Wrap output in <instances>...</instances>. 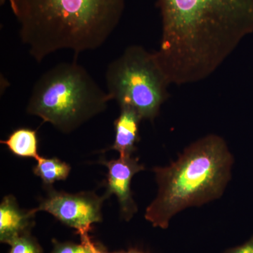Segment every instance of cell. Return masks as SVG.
Wrapping results in <instances>:
<instances>
[{"label": "cell", "instance_id": "cell-3", "mask_svg": "<svg viewBox=\"0 0 253 253\" xmlns=\"http://www.w3.org/2000/svg\"><path fill=\"white\" fill-rule=\"evenodd\" d=\"M234 158L221 136L210 134L186 148L166 167L154 168L158 191L145 218L166 229L176 214L220 198L230 181Z\"/></svg>", "mask_w": 253, "mask_h": 253}, {"label": "cell", "instance_id": "cell-7", "mask_svg": "<svg viewBox=\"0 0 253 253\" xmlns=\"http://www.w3.org/2000/svg\"><path fill=\"white\" fill-rule=\"evenodd\" d=\"M101 163L108 168L106 180V198L116 195L121 208V215L126 221L130 220L137 212V206L130 189L131 181L136 173L145 169L144 166L139 163V159L132 156L121 157L116 160Z\"/></svg>", "mask_w": 253, "mask_h": 253}, {"label": "cell", "instance_id": "cell-2", "mask_svg": "<svg viewBox=\"0 0 253 253\" xmlns=\"http://www.w3.org/2000/svg\"><path fill=\"white\" fill-rule=\"evenodd\" d=\"M126 0H9L20 39L37 62L61 50L101 47L117 28Z\"/></svg>", "mask_w": 253, "mask_h": 253}, {"label": "cell", "instance_id": "cell-4", "mask_svg": "<svg viewBox=\"0 0 253 253\" xmlns=\"http://www.w3.org/2000/svg\"><path fill=\"white\" fill-rule=\"evenodd\" d=\"M110 101L107 91L75 61L59 63L42 75L26 111L68 134L104 111Z\"/></svg>", "mask_w": 253, "mask_h": 253}, {"label": "cell", "instance_id": "cell-1", "mask_svg": "<svg viewBox=\"0 0 253 253\" xmlns=\"http://www.w3.org/2000/svg\"><path fill=\"white\" fill-rule=\"evenodd\" d=\"M162 24L156 51L171 84L215 72L253 33V0H157Z\"/></svg>", "mask_w": 253, "mask_h": 253}, {"label": "cell", "instance_id": "cell-13", "mask_svg": "<svg viewBox=\"0 0 253 253\" xmlns=\"http://www.w3.org/2000/svg\"><path fill=\"white\" fill-rule=\"evenodd\" d=\"M9 246V253H43L41 246L31 233L16 238Z\"/></svg>", "mask_w": 253, "mask_h": 253}, {"label": "cell", "instance_id": "cell-15", "mask_svg": "<svg viewBox=\"0 0 253 253\" xmlns=\"http://www.w3.org/2000/svg\"><path fill=\"white\" fill-rule=\"evenodd\" d=\"M94 253H141L140 251H136V250L131 249L128 251H121V252L116 253H108L107 251H105L103 248L100 247L99 245L95 244L94 245Z\"/></svg>", "mask_w": 253, "mask_h": 253}, {"label": "cell", "instance_id": "cell-5", "mask_svg": "<svg viewBox=\"0 0 253 253\" xmlns=\"http://www.w3.org/2000/svg\"><path fill=\"white\" fill-rule=\"evenodd\" d=\"M105 77L111 101L134 109L141 120L154 121L169 96L171 83L156 51L142 46H128L110 63Z\"/></svg>", "mask_w": 253, "mask_h": 253}, {"label": "cell", "instance_id": "cell-9", "mask_svg": "<svg viewBox=\"0 0 253 253\" xmlns=\"http://www.w3.org/2000/svg\"><path fill=\"white\" fill-rule=\"evenodd\" d=\"M139 115L128 106L121 107V113L115 121L114 143L109 149L117 151L121 157L132 156L136 144L139 141Z\"/></svg>", "mask_w": 253, "mask_h": 253}, {"label": "cell", "instance_id": "cell-12", "mask_svg": "<svg viewBox=\"0 0 253 253\" xmlns=\"http://www.w3.org/2000/svg\"><path fill=\"white\" fill-rule=\"evenodd\" d=\"M53 249L51 253H94V245L89 235L81 237V244L72 242H59L53 240Z\"/></svg>", "mask_w": 253, "mask_h": 253}, {"label": "cell", "instance_id": "cell-14", "mask_svg": "<svg viewBox=\"0 0 253 253\" xmlns=\"http://www.w3.org/2000/svg\"><path fill=\"white\" fill-rule=\"evenodd\" d=\"M224 253H253V235L244 244L227 249Z\"/></svg>", "mask_w": 253, "mask_h": 253}, {"label": "cell", "instance_id": "cell-11", "mask_svg": "<svg viewBox=\"0 0 253 253\" xmlns=\"http://www.w3.org/2000/svg\"><path fill=\"white\" fill-rule=\"evenodd\" d=\"M38 164L33 168L36 176H40L46 186H51L56 181L67 179L71 168L68 163L63 162L57 158L40 157Z\"/></svg>", "mask_w": 253, "mask_h": 253}, {"label": "cell", "instance_id": "cell-8", "mask_svg": "<svg viewBox=\"0 0 253 253\" xmlns=\"http://www.w3.org/2000/svg\"><path fill=\"white\" fill-rule=\"evenodd\" d=\"M36 212V208L21 209L14 196H5L0 204L1 243L9 245L16 238L31 233Z\"/></svg>", "mask_w": 253, "mask_h": 253}, {"label": "cell", "instance_id": "cell-6", "mask_svg": "<svg viewBox=\"0 0 253 253\" xmlns=\"http://www.w3.org/2000/svg\"><path fill=\"white\" fill-rule=\"evenodd\" d=\"M47 196L42 201L37 212L45 211L66 226L73 228L81 237L89 235L91 225L102 220L101 206L106 196L93 192L72 194L48 186Z\"/></svg>", "mask_w": 253, "mask_h": 253}, {"label": "cell", "instance_id": "cell-10", "mask_svg": "<svg viewBox=\"0 0 253 253\" xmlns=\"http://www.w3.org/2000/svg\"><path fill=\"white\" fill-rule=\"evenodd\" d=\"M15 156L21 158L38 159V139L36 130L29 128H18L9 134L7 139L1 141Z\"/></svg>", "mask_w": 253, "mask_h": 253}]
</instances>
